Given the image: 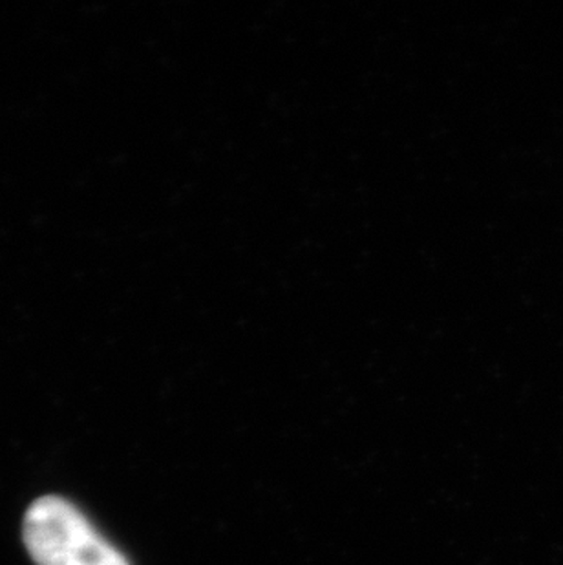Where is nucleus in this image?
<instances>
[{
    "instance_id": "obj_1",
    "label": "nucleus",
    "mask_w": 563,
    "mask_h": 565,
    "mask_svg": "<svg viewBox=\"0 0 563 565\" xmlns=\"http://www.w3.org/2000/svg\"><path fill=\"white\" fill-rule=\"evenodd\" d=\"M24 544L38 565H130L79 509L57 497L28 509Z\"/></svg>"
}]
</instances>
